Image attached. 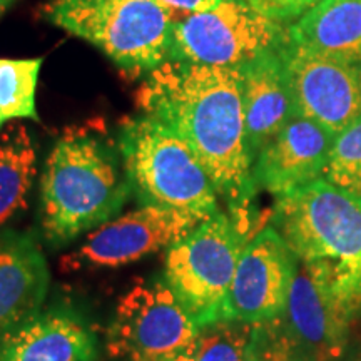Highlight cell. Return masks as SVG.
<instances>
[{
	"label": "cell",
	"instance_id": "9a60e30c",
	"mask_svg": "<svg viewBox=\"0 0 361 361\" xmlns=\"http://www.w3.org/2000/svg\"><path fill=\"white\" fill-rule=\"evenodd\" d=\"M283 45V44H281ZM281 45L239 66L245 109L246 146L251 162L271 139L296 116Z\"/></svg>",
	"mask_w": 361,
	"mask_h": 361
},
{
	"label": "cell",
	"instance_id": "52a82bcc",
	"mask_svg": "<svg viewBox=\"0 0 361 361\" xmlns=\"http://www.w3.org/2000/svg\"><path fill=\"white\" fill-rule=\"evenodd\" d=\"M200 329L164 278L144 279L117 301L107 351L123 361H173L196 343Z\"/></svg>",
	"mask_w": 361,
	"mask_h": 361
},
{
	"label": "cell",
	"instance_id": "4fadbf2b",
	"mask_svg": "<svg viewBox=\"0 0 361 361\" xmlns=\"http://www.w3.org/2000/svg\"><path fill=\"white\" fill-rule=\"evenodd\" d=\"M333 135L313 121L296 114L266 144L252 162L256 191L281 197L323 178Z\"/></svg>",
	"mask_w": 361,
	"mask_h": 361
},
{
	"label": "cell",
	"instance_id": "44dd1931",
	"mask_svg": "<svg viewBox=\"0 0 361 361\" xmlns=\"http://www.w3.org/2000/svg\"><path fill=\"white\" fill-rule=\"evenodd\" d=\"M323 178L361 196V117L335 135Z\"/></svg>",
	"mask_w": 361,
	"mask_h": 361
},
{
	"label": "cell",
	"instance_id": "603a6c76",
	"mask_svg": "<svg viewBox=\"0 0 361 361\" xmlns=\"http://www.w3.org/2000/svg\"><path fill=\"white\" fill-rule=\"evenodd\" d=\"M247 6L281 25H291L300 20L322 0H245Z\"/></svg>",
	"mask_w": 361,
	"mask_h": 361
},
{
	"label": "cell",
	"instance_id": "2e32d148",
	"mask_svg": "<svg viewBox=\"0 0 361 361\" xmlns=\"http://www.w3.org/2000/svg\"><path fill=\"white\" fill-rule=\"evenodd\" d=\"M47 261L30 234L0 231V336L37 314L49 290Z\"/></svg>",
	"mask_w": 361,
	"mask_h": 361
},
{
	"label": "cell",
	"instance_id": "5bb4252c",
	"mask_svg": "<svg viewBox=\"0 0 361 361\" xmlns=\"http://www.w3.org/2000/svg\"><path fill=\"white\" fill-rule=\"evenodd\" d=\"M97 336L75 311L56 308L0 336V361H96Z\"/></svg>",
	"mask_w": 361,
	"mask_h": 361
},
{
	"label": "cell",
	"instance_id": "f1b7e54d",
	"mask_svg": "<svg viewBox=\"0 0 361 361\" xmlns=\"http://www.w3.org/2000/svg\"><path fill=\"white\" fill-rule=\"evenodd\" d=\"M360 67H361V66H360Z\"/></svg>",
	"mask_w": 361,
	"mask_h": 361
},
{
	"label": "cell",
	"instance_id": "6da1fadb",
	"mask_svg": "<svg viewBox=\"0 0 361 361\" xmlns=\"http://www.w3.org/2000/svg\"><path fill=\"white\" fill-rule=\"evenodd\" d=\"M139 106L186 139L228 204L229 216L246 233L256 188L238 67L168 61L149 72L139 90Z\"/></svg>",
	"mask_w": 361,
	"mask_h": 361
},
{
	"label": "cell",
	"instance_id": "4316f807",
	"mask_svg": "<svg viewBox=\"0 0 361 361\" xmlns=\"http://www.w3.org/2000/svg\"><path fill=\"white\" fill-rule=\"evenodd\" d=\"M11 4H12V0H0V13L6 11V8L11 6Z\"/></svg>",
	"mask_w": 361,
	"mask_h": 361
},
{
	"label": "cell",
	"instance_id": "484cf974",
	"mask_svg": "<svg viewBox=\"0 0 361 361\" xmlns=\"http://www.w3.org/2000/svg\"><path fill=\"white\" fill-rule=\"evenodd\" d=\"M173 361H194V345L188 351H184L183 355H179L178 358Z\"/></svg>",
	"mask_w": 361,
	"mask_h": 361
},
{
	"label": "cell",
	"instance_id": "7c38bea8",
	"mask_svg": "<svg viewBox=\"0 0 361 361\" xmlns=\"http://www.w3.org/2000/svg\"><path fill=\"white\" fill-rule=\"evenodd\" d=\"M356 314L322 269L300 261L283 318L311 361L346 360Z\"/></svg>",
	"mask_w": 361,
	"mask_h": 361
},
{
	"label": "cell",
	"instance_id": "cb8c5ba5",
	"mask_svg": "<svg viewBox=\"0 0 361 361\" xmlns=\"http://www.w3.org/2000/svg\"><path fill=\"white\" fill-rule=\"evenodd\" d=\"M156 2L171 13L176 24L178 20L186 19L194 13L211 11V8L219 6L223 0H156Z\"/></svg>",
	"mask_w": 361,
	"mask_h": 361
},
{
	"label": "cell",
	"instance_id": "8fae6325",
	"mask_svg": "<svg viewBox=\"0 0 361 361\" xmlns=\"http://www.w3.org/2000/svg\"><path fill=\"white\" fill-rule=\"evenodd\" d=\"M300 259L273 226L246 243L229 291L228 319L263 323L286 310Z\"/></svg>",
	"mask_w": 361,
	"mask_h": 361
},
{
	"label": "cell",
	"instance_id": "9c48e42d",
	"mask_svg": "<svg viewBox=\"0 0 361 361\" xmlns=\"http://www.w3.org/2000/svg\"><path fill=\"white\" fill-rule=\"evenodd\" d=\"M204 219L189 211L142 204L90 231L82 246L67 258V268H119L134 263L168 251Z\"/></svg>",
	"mask_w": 361,
	"mask_h": 361
},
{
	"label": "cell",
	"instance_id": "5b68a950",
	"mask_svg": "<svg viewBox=\"0 0 361 361\" xmlns=\"http://www.w3.org/2000/svg\"><path fill=\"white\" fill-rule=\"evenodd\" d=\"M45 16L133 74L169 61L174 19L156 0H52Z\"/></svg>",
	"mask_w": 361,
	"mask_h": 361
},
{
	"label": "cell",
	"instance_id": "ac0fdd59",
	"mask_svg": "<svg viewBox=\"0 0 361 361\" xmlns=\"http://www.w3.org/2000/svg\"><path fill=\"white\" fill-rule=\"evenodd\" d=\"M35 164L37 151L27 128L7 130L0 139V228L25 207Z\"/></svg>",
	"mask_w": 361,
	"mask_h": 361
},
{
	"label": "cell",
	"instance_id": "277c9868",
	"mask_svg": "<svg viewBox=\"0 0 361 361\" xmlns=\"http://www.w3.org/2000/svg\"><path fill=\"white\" fill-rule=\"evenodd\" d=\"M130 189L142 204L189 211L202 218L218 213L219 194L186 139L159 117H130L116 137Z\"/></svg>",
	"mask_w": 361,
	"mask_h": 361
},
{
	"label": "cell",
	"instance_id": "7402d4cb",
	"mask_svg": "<svg viewBox=\"0 0 361 361\" xmlns=\"http://www.w3.org/2000/svg\"><path fill=\"white\" fill-rule=\"evenodd\" d=\"M246 361H311L283 316L252 324Z\"/></svg>",
	"mask_w": 361,
	"mask_h": 361
},
{
	"label": "cell",
	"instance_id": "d6986e66",
	"mask_svg": "<svg viewBox=\"0 0 361 361\" xmlns=\"http://www.w3.org/2000/svg\"><path fill=\"white\" fill-rule=\"evenodd\" d=\"M44 57L0 59V117L39 121L35 107L39 72Z\"/></svg>",
	"mask_w": 361,
	"mask_h": 361
},
{
	"label": "cell",
	"instance_id": "ffe728a7",
	"mask_svg": "<svg viewBox=\"0 0 361 361\" xmlns=\"http://www.w3.org/2000/svg\"><path fill=\"white\" fill-rule=\"evenodd\" d=\"M252 324L238 319L207 324L194 343V361H246Z\"/></svg>",
	"mask_w": 361,
	"mask_h": 361
},
{
	"label": "cell",
	"instance_id": "30bf717a",
	"mask_svg": "<svg viewBox=\"0 0 361 361\" xmlns=\"http://www.w3.org/2000/svg\"><path fill=\"white\" fill-rule=\"evenodd\" d=\"M296 114L313 121L335 137L361 117V67L311 52L293 44L281 45Z\"/></svg>",
	"mask_w": 361,
	"mask_h": 361
},
{
	"label": "cell",
	"instance_id": "e0dca14e",
	"mask_svg": "<svg viewBox=\"0 0 361 361\" xmlns=\"http://www.w3.org/2000/svg\"><path fill=\"white\" fill-rule=\"evenodd\" d=\"M288 39L311 52L361 66V0H322L288 27Z\"/></svg>",
	"mask_w": 361,
	"mask_h": 361
},
{
	"label": "cell",
	"instance_id": "7a4b0ae2",
	"mask_svg": "<svg viewBox=\"0 0 361 361\" xmlns=\"http://www.w3.org/2000/svg\"><path fill=\"white\" fill-rule=\"evenodd\" d=\"M133 192L117 142L87 129L62 135L40 179V221L49 245L64 246L114 219Z\"/></svg>",
	"mask_w": 361,
	"mask_h": 361
},
{
	"label": "cell",
	"instance_id": "d4e9b609",
	"mask_svg": "<svg viewBox=\"0 0 361 361\" xmlns=\"http://www.w3.org/2000/svg\"><path fill=\"white\" fill-rule=\"evenodd\" d=\"M345 361H361V311L351 322L348 353Z\"/></svg>",
	"mask_w": 361,
	"mask_h": 361
},
{
	"label": "cell",
	"instance_id": "8992f818",
	"mask_svg": "<svg viewBox=\"0 0 361 361\" xmlns=\"http://www.w3.org/2000/svg\"><path fill=\"white\" fill-rule=\"evenodd\" d=\"M246 233L218 213L166 251L162 278L200 328L228 319V301Z\"/></svg>",
	"mask_w": 361,
	"mask_h": 361
},
{
	"label": "cell",
	"instance_id": "83f0119b",
	"mask_svg": "<svg viewBox=\"0 0 361 361\" xmlns=\"http://www.w3.org/2000/svg\"><path fill=\"white\" fill-rule=\"evenodd\" d=\"M4 124V119H2V117H0V126H2Z\"/></svg>",
	"mask_w": 361,
	"mask_h": 361
},
{
	"label": "cell",
	"instance_id": "3957f363",
	"mask_svg": "<svg viewBox=\"0 0 361 361\" xmlns=\"http://www.w3.org/2000/svg\"><path fill=\"white\" fill-rule=\"evenodd\" d=\"M271 226L361 311V196L319 178L276 197Z\"/></svg>",
	"mask_w": 361,
	"mask_h": 361
},
{
	"label": "cell",
	"instance_id": "ba28073f",
	"mask_svg": "<svg viewBox=\"0 0 361 361\" xmlns=\"http://www.w3.org/2000/svg\"><path fill=\"white\" fill-rule=\"evenodd\" d=\"M288 27L268 19L245 0H223L173 27L169 61L239 67L286 40Z\"/></svg>",
	"mask_w": 361,
	"mask_h": 361
}]
</instances>
